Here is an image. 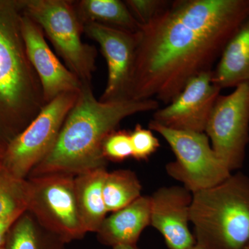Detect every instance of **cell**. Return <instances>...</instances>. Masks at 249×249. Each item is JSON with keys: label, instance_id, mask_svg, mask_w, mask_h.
I'll return each instance as SVG.
<instances>
[{"label": "cell", "instance_id": "obj_1", "mask_svg": "<svg viewBox=\"0 0 249 249\" xmlns=\"http://www.w3.org/2000/svg\"><path fill=\"white\" fill-rule=\"evenodd\" d=\"M249 16V0H175L142 26L129 98L170 104L187 83L212 71Z\"/></svg>", "mask_w": 249, "mask_h": 249}, {"label": "cell", "instance_id": "obj_2", "mask_svg": "<svg viewBox=\"0 0 249 249\" xmlns=\"http://www.w3.org/2000/svg\"><path fill=\"white\" fill-rule=\"evenodd\" d=\"M159 108L160 103L154 99L101 102L93 95L91 85L83 84L53 148L29 178L51 174L77 176L106 168L103 144L107 136L125 118Z\"/></svg>", "mask_w": 249, "mask_h": 249}, {"label": "cell", "instance_id": "obj_3", "mask_svg": "<svg viewBox=\"0 0 249 249\" xmlns=\"http://www.w3.org/2000/svg\"><path fill=\"white\" fill-rule=\"evenodd\" d=\"M24 4L0 1V124L22 133L46 106L21 29Z\"/></svg>", "mask_w": 249, "mask_h": 249}, {"label": "cell", "instance_id": "obj_4", "mask_svg": "<svg viewBox=\"0 0 249 249\" xmlns=\"http://www.w3.org/2000/svg\"><path fill=\"white\" fill-rule=\"evenodd\" d=\"M191 223L204 249H248L249 178L237 173L193 194Z\"/></svg>", "mask_w": 249, "mask_h": 249}, {"label": "cell", "instance_id": "obj_5", "mask_svg": "<svg viewBox=\"0 0 249 249\" xmlns=\"http://www.w3.org/2000/svg\"><path fill=\"white\" fill-rule=\"evenodd\" d=\"M24 14L37 23L57 53L83 84L91 85L97 49L84 43L80 22L71 0L24 1Z\"/></svg>", "mask_w": 249, "mask_h": 249}, {"label": "cell", "instance_id": "obj_6", "mask_svg": "<svg viewBox=\"0 0 249 249\" xmlns=\"http://www.w3.org/2000/svg\"><path fill=\"white\" fill-rule=\"evenodd\" d=\"M148 127L165 139L176 157L166 165L167 173L193 194L217 186L232 175L205 132L175 130L152 121Z\"/></svg>", "mask_w": 249, "mask_h": 249}, {"label": "cell", "instance_id": "obj_7", "mask_svg": "<svg viewBox=\"0 0 249 249\" xmlns=\"http://www.w3.org/2000/svg\"><path fill=\"white\" fill-rule=\"evenodd\" d=\"M74 178L67 174H51L28 180L27 211L63 242L81 238L87 232L77 207Z\"/></svg>", "mask_w": 249, "mask_h": 249}, {"label": "cell", "instance_id": "obj_8", "mask_svg": "<svg viewBox=\"0 0 249 249\" xmlns=\"http://www.w3.org/2000/svg\"><path fill=\"white\" fill-rule=\"evenodd\" d=\"M78 92L63 93L46 104L27 128L10 142L0 163L18 178L25 179L53 148Z\"/></svg>", "mask_w": 249, "mask_h": 249}, {"label": "cell", "instance_id": "obj_9", "mask_svg": "<svg viewBox=\"0 0 249 249\" xmlns=\"http://www.w3.org/2000/svg\"><path fill=\"white\" fill-rule=\"evenodd\" d=\"M205 133L231 171L242 168L249 142V82L239 85L229 94L218 96Z\"/></svg>", "mask_w": 249, "mask_h": 249}, {"label": "cell", "instance_id": "obj_10", "mask_svg": "<svg viewBox=\"0 0 249 249\" xmlns=\"http://www.w3.org/2000/svg\"><path fill=\"white\" fill-rule=\"evenodd\" d=\"M139 31L128 32L97 24L84 26L85 34L100 45L107 62V82L99 99L101 102L130 100L129 89L139 42Z\"/></svg>", "mask_w": 249, "mask_h": 249}, {"label": "cell", "instance_id": "obj_11", "mask_svg": "<svg viewBox=\"0 0 249 249\" xmlns=\"http://www.w3.org/2000/svg\"><path fill=\"white\" fill-rule=\"evenodd\" d=\"M221 90L212 83V71L201 73L170 104L156 110L151 121L175 130L203 133Z\"/></svg>", "mask_w": 249, "mask_h": 249}, {"label": "cell", "instance_id": "obj_12", "mask_svg": "<svg viewBox=\"0 0 249 249\" xmlns=\"http://www.w3.org/2000/svg\"><path fill=\"white\" fill-rule=\"evenodd\" d=\"M21 29L27 55L40 79L46 104L63 93L78 92L83 83L55 56L40 26L23 14Z\"/></svg>", "mask_w": 249, "mask_h": 249}, {"label": "cell", "instance_id": "obj_13", "mask_svg": "<svg viewBox=\"0 0 249 249\" xmlns=\"http://www.w3.org/2000/svg\"><path fill=\"white\" fill-rule=\"evenodd\" d=\"M193 193L185 187H162L150 196V225L163 236L169 249H189L196 245L190 230Z\"/></svg>", "mask_w": 249, "mask_h": 249}, {"label": "cell", "instance_id": "obj_14", "mask_svg": "<svg viewBox=\"0 0 249 249\" xmlns=\"http://www.w3.org/2000/svg\"><path fill=\"white\" fill-rule=\"evenodd\" d=\"M150 225V196H141L124 209L106 217L97 231L98 239L113 248L137 246L144 229Z\"/></svg>", "mask_w": 249, "mask_h": 249}, {"label": "cell", "instance_id": "obj_15", "mask_svg": "<svg viewBox=\"0 0 249 249\" xmlns=\"http://www.w3.org/2000/svg\"><path fill=\"white\" fill-rule=\"evenodd\" d=\"M249 82V16L229 41L212 71V83L235 88Z\"/></svg>", "mask_w": 249, "mask_h": 249}, {"label": "cell", "instance_id": "obj_16", "mask_svg": "<svg viewBox=\"0 0 249 249\" xmlns=\"http://www.w3.org/2000/svg\"><path fill=\"white\" fill-rule=\"evenodd\" d=\"M107 174L106 168H101L75 176L77 207L87 232H97L108 213L103 195Z\"/></svg>", "mask_w": 249, "mask_h": 249}, {"label": "cell", "instance_id": "obj_17", "mask_svg": "<svg viewBox=\"0 0 249 249\" xmlns=\"http://www.w3.org/2000/svg\"><path fill=\"white\" fill-rule=\"evenodd\" d=\"M73 5L83 26L97 24L132 33L142 27L120 0H80Z\"/></svg>", "mask_w": 249, "mask_h": 249}, {"label": "cell", "instance_id": "obj_18", "mask_svg": "<svg viewBox=\"0 0 249 249\" xmlns=\"http://www.w3.org/2000/svg\"><path fill=\"white\" fill-rule=\"evenodd\" d=\"M62 241L37 222L27 211L10 229L6 237V249H52V245Z\"/></svg>", "mask_w": 249, "mask_h": 249}, {"label": "cell", "instance_id": "obj_19", "mask_svg": "<svg viewBox=\"0 0 249 249\" xmlns=\"http://www.w3.org/2000/svg\"><path fill=\"white\" fill-rule=\"evenodd\" d=\"M142 186L136 174L129 170L107 173L103 188L107 212L124 209L142 196Z\"/></svg>", "mask_w": 249, "mask_h": 249}, {"label": "cell", "instance_id": "obj_20", "mask_svg": "<svg viewBox=\"0 0 249 249\" xmlns=\"http://www.w3.org/2000/svg\"><path fill=\"white\" fill-rule=\"evenodd\" d=\"M29 182L0 163V220L19 217L27 211Z\"/></svg>", "mask_w": 249, "mask_h": 249}, {"label": "cell", "instance_id": "obj_21", "mask_svg": "<svg viewBox=\"0 0 249 249\" xmlns=\"http://www.w3.org/2000/svg\"><path fill=\"white\" fill-rule=\"evenodd\" d=\"M103 154L107 160L121 162L132 157L130 132L115 130L105 139L103 144Z\"/></svg>", "mask_w": 249, "mask_h": 249}, {"label": "cell", "instance_id": "obj_22", "mask_svg": "<svg viewBox=\"0 0 249 249\" xmlns=\"http://www.w3.org/2000/svg\"><path fill=\"white\" fill-rule=\"evenodd\" d=\"M132 157L138 160H146L160 147V141L150 129L143 128L137 124L130 132Z\"/></svg>", "mask_w": 249, "mask_h": 249}, {"label": "cell", "instance_id": "obj_23", "mask_svg": "<svg viewBox=\"0 0 249 249\" xmlns=\"http://www.w3.org/2000/svg\"><path fill=\"white\" fill-rule=\"evenodd\" d=\"M124 4L133 17L144 26L151 22L169 5L166 0H125Z\"/></svg>", "mask_w": 249, "mask_h": 249}, {"label": "cell", "instance_id": "obj_24", "mask_svg": "<svg viewBox=\"0 0 249 249\" xmlns=\"http://www.w3.org/2000/svg\"><path fill=\"white\" fill-rule=\"evenodd\" d=\"M18 218L19 217H11L0 220V248L4 247L9 230Z\"/></svg>", "mask_w": 249, "mask_h": 249}, {"label": "cell", "instance_id": "obj_25", "mask_svg": "<svg viewBox=\"0 0 249 249\" xmlns=\"http://www.w3.org/2000/svg\"><path fill=\"white\" fill-rule=\"evenodd\" d=\"M113 249H138L137 246L121 245L114 247Z\"/></svg>", "mask_w": 249, "mask_h": 249}, {"label": "cell", "instance_id": "obj_26", "mask_svg": "<svg viewBox=\"0 0 249 249\" xmlns=\"http://www.w3.org/2000/svg\"><path fill=\"white\" fill-rule=\"evenodd\" d=\"M204 249L203 248H201V247H200V246H199V245H195V246H193V247H191V249Z\"/></svg>", "mask_w": 249, "mask_h": 249}, {"label": "cell", "instance_id": "obj_27", "mask_svg": "<svg viewBox=\"0 0 249 249\" xmlns=\"http://www.w3.org/2000/svg\"><path fill=\"white\" fill-rule=\"evenodd\" d=\"M0 249H6L5 248V247H1V248H0Z\"/></svg>", "mask_w": 249, "mask_h": 249}, {"label": "cell", "instance_id": "obj_28", "mask_svg": "<svg viewBox=\"0 0 249 249\" xmlns=\"http://www.w3.org/2000/svg\"></svg>", "mask_w": 249, "mask_h": 249}]
</instances>
